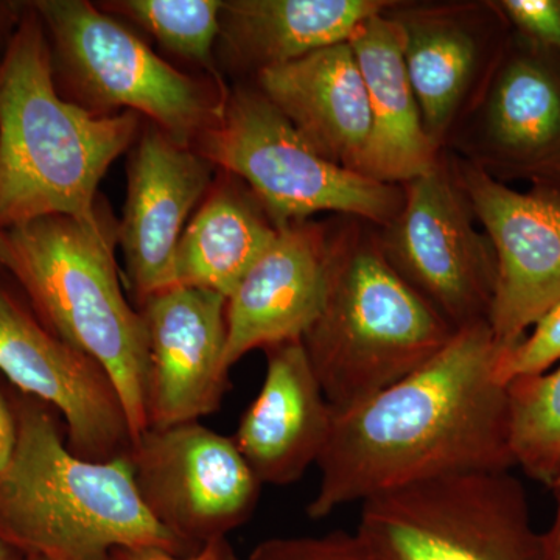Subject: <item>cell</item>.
Segmentation results:
<instances>
[{"label":"cell","mask_w":560,"mask_h":560,"mask_svg":"<svg viewBox=\"0 0 560 560\" xmlns=\"http://www.w3.org/2000/svg\"><path fill=\"white\" fill-rule=\"evenodd\" d=\"M515 467L551 490L560 488V363L506 386Z\"/></svg>","instance_id":"cell-23"},{"label":"cell","mask_w":560,"mask_h":560,"mask_svg":"<svg viewBox=\"0 0 560 560\" xmlns=\"http://www.w3.org/2000/svg\"><path fill=\"white\" fill-rule=\"evenodd\" d=\"M127 460L143 506L189 555L245 525L264 488L232 438L200 422L143 431Z\"/></svg>","instance_id":"cell-10"},{"label":"cell","mask_w":560,"mask_h":560,"mask_svg":"<svg viewBox=\"0 0 560 560\" xmlns=\"http://www.w3.org/2000/svg\"><path fill=\"white\" fill-rule=\"evenodd\" d=\"M444 150L508 186L560 190V58L512 31Z\"/></svg>","instance_id":"cell-11"},{"label":"cell","mask_w":560,"mask_h":560,"mask_svg":"<svg viewBox=\"0 0 560 560\" xmlns=\"http://www.w3.org/2000/svg\"><path fill=\"white\" fill-rule=\"evenodd\" d=\"M18 427L10 400L0 390V470L9 466L16 448Z\"/></svg>","instance_id":"cell-29"},{"label":"cell","mask_w":560,"mask_h":560,"mask_svg":"<svg viewBox=\"0 0 560 560\" xmlns=\"http://www.w3.org/2000/svg\"><path fill=\"white\" fill-rule=\"evenodd\" d=\"M512 31L560 58V0H495Z\"/></svg>","instance_id":"cell-27"},{"label":"cell","mask_w":560,"mask_h":560,"mask_svg":"<svg viewBox=\"0 0 560 560\" xmlns=\"http://www.w3.org/2000/svg\"><path fill=\"white\" fill-rule=\"evenodd\" d=\"M329 220L280 228L278 237L228 298L226 364L257 349L302 341L323 307Z\"/></svg>","instance_id":"cell-17"},{"label":"cell","mask_w":560,"mask_h":560,"mask_svg":"<svg viewBox=\"0 0 560 560\" xmlns=\"http://www.w3.org/2000/svg\"><path fill=\"white\" fill-rule=\"evenodd\" d=\"M385 13L400 27L427 136L444 150L488 86L510 22L495 0H393Z\"/></svg>","instance_id":"cell-13"},{"label":"cell","mask_w":560,"mask_h":560,"mask_svg":"<svg viewBox=\"0 0 560 560\" xmlns=\"http://www.w3.org/2000/svg\"><path fill=\"white\" fill-rule=\"evenodd\" d=\"M139 131V114L97 116L61 97L46 28L27 2L0 62V232L50 215L109 230L98 184Z\"/></svg>","instance_id":"cell-2"},{"label":"cell","mask_w":560,"mask_h":560,"mask_svg":"<svg viewBox=\"0 0 560 560\" xmlns=\"http://www.w3.org/2000/svg\"><path fill=\"white\" fill-rule=\"evenodd\" d=\"M46 28L55 86L97 116L145 117L183 147L219 121L224 83L198 80L162 60L120 21L84 0L33 2Z\"/></svg>","instance_id":"cell-6"},{"label":"cell","mask_w":560,"mask_h":560,"mask_svg":"<svg viewBox=\"0 0 560 560\" xmlns=\"http://www.w3.org/2000/svg\"><path fill=\"white\" fill-rule=\"evenodd\" d=\"M393 0H224L215 58L221 73L256 79L313 51L348 43Z\"/></svg>","instance_id":"cell-20"},{"label":"cell","mask_w":560,"mask_h":560,"mask_svg":"<svg viewBox=\"0 0 560 560\" xmlns=\"http://www.w3.org/2000/svg\"><path fill=\"white\" fill-rule=\"evenodd\" d=\"M5 256H7L5 237H3L2 232H0V272L3 271V260H5Z\"/></svg>","instance_id":"cell-33"},{"label":"cell","mask_w":560,"mask_h":560,"mask_svg":"<svg viewBox=\"0 0 560 560\" xmlns=\"http://www.w3.org/2000/svg\"><path fill=\"white\" fill-rule=\"evenodd\" d=\"M503 352L489 323L475 324L418 371L334 415L308 517L433 478L514 469L508 390L497 377Z\"/></svg>","instance_id":"cell-1"},{"label":"cell","mask_w":560,"mask_h":560,"mask_svg":"<svg viewBox=\"0 0 560 560\" xmlns=\"http://www.w3.org/2000/svg\"><path fill=\"white\" fill-rule=\"evenodd\" d=\"M213 173L212 162L151 121L139 131L130 149L127 202L117 230L136 304L175 285L180 235L212 186Z\"/></svg>","instance_id":"cell-16"},{"label":"cell","mask_w":560,"mask_h":560,"mask_svg":"<svg viewBox=\"0 0 560 560\" xmlns=\"http://www.w3.org/2000/svg\"><path fill=\"white\" fill-rule=\"evenodd\" d=\"M0 560H22V556L0 541Z\"/></svg>","instance_id":"cell-32"},{"label":"cell","mask_w":560,"mask_h":560,"mask_svg":"<svg viewBox=\"0 0 560 560\" xmlns=\"http://www.w3.org/2000/svg\"><path fill=\"white\" fill-rule=\"evenodd\" d=\"M385 10L361 22L348 43L371 110V140L361 175L401 186L429 171L442 150L434 147L423 128L405 65L401 31Z\"/></svg>","instance_id":"cell-21"},{"label":"cell","mask_w":560,"mask_h":560,"mask_svg":"<svg viewBox=\"0 0 560 560\" xmlns=\"http://www.w3.org/2000/svg\"><path fill=\"white\" fill-rule=\"evenodd\" d=\"M27 2H0V62L9 50L11 39L20 27Z\"/></svg>","instance_id":"cell-30"},{"label":"cell","mask_w":560,"mask_h":560,"mask_svg":"<svg viewBox=\"0 0 560 560\" xmlns=\"http://www.w3.org/2000/svg\"><path fill=\"white\" fill-rule=\"evenodd\" d=\"M250 84L320 156L361 175L371 140V110L349 43L264 70Z\"/></svg>","instance_id":"cell-19"},{"label":"cell","mask_w":560,"mask_h":560,"mask_svg":"<svg viewBox=\"0 0 560 560\" xmlns=\"http://www.w3.org/2000/svg\"><path fill=\"white\" fill-rule=\"evenodd\" d=\"M248 560H382L355 536L334 530L318 537H272L257 544Z\"/></svg>","instance_id":"cell-26"},{"label":"cell","mask_w":560,"mask_h":560,"mask_svg":"<svg viewBox=\"0 0 560 560\" xmlns=\"http://www.w3.org/2000/svg\"><path fill=\"white\" fill-rule=\"evenodd\" d=\"M278 234L249 187L217 168L212 186L180 235L173 264L175 285L217 291L228 300Z\"/></svg>","instance_id":"cell-22"},{"label":"cell","mask_w":560,"mask_h":560,"mask_svg":"<svg viewBox=\"0 0 560 560\" xmlns=\"http://www.w3.org/2000/svg\"><path fill=\"white\" fill-rule=\"evenodd\" d=\"M224 0H113L97 3L114 18L130 20L165 50L198 66L209 79L224 83L217 65Z\"/></svg>","instance_id":"cell-24"},{"label":"cell","mask_w":560,"mask_h":560,"mask_svg":"<svg viewBox=\"0 0 560 560\" xmlns=\"http://www.w3.org/2000/svg\"><path fill=\"white\" fill-rule=\"evenodd\" d=\"M0 372L20 393L60 412L73 455L95 463L127 458L135 434L109 372L47 329L2 282Z\"/></svg>","instance_id":"cell-12"},{"label":"cell","mask_w":560,"mask_h":560,"mask_svg":"<svg viewBox=\"0 0 560 560\" xmlns=\"http://www.w3.org/2000/svg\"><path fill=\"white\" fill-rule=\"evenodd\" d=\"M267 374L232 441L261 485L290 486L318 463L334 410L302 341L265 349Z\"/></svg>","instance_id":"cell-18"},{"label":"cell","mask_w":560,"mask_h":560,"mask_svg":"<svg viewBox=\"0 0 560 560\" xmlns=\"http://www.w3.org/2000/svg\"><path fill=\"white\" fill-rule=\"evenodd\" d=\"M226 304L217 291L173 285L138 305L149 341V429L198 422L220 410L231 388Z\"/></svg>","instance_id":"cell-15"},{"label":"cell","mask_w":560,"mask_h":560,"mask_svg":"<svg viewBox=\"0 0 560 560\" xmlns=\"http://www.w3.org/2000/svg\"><path fill=\"white\" fill-rule=\"evenodd\" d=\"M556 497V515L551 528L547 530L550 537L555 560H560V488L552 490Z\"/></svg>","instance_id":"cell-31"},{"label":"cell","mask_w":560,"mask_h":560,"mask_svg":"<svg viewBox=\"0 0 560 560\" xmlns=\"http://www.w3.org/2000/svg\"><path fill=\"white\" fill-rule=\"evenodd\" d=\"M451 158L495 253L488 323L500 348L508 350L560 302V190H514L455 154Z\"/></svg>","instance_id":"cell-14"},{"label":"cell","mask_w":560,"mask_h":560,"mask_svg":"<svg viewBox=\"0 0 560 560\" xmlns=\"http://www.w3.org/2000/svg\"><path fill=\"white\" fill-rule=\"evenodd\" d=\"M560 363V302L545 313L514 348L501 353L497 377L508 386L517 378L533 377Z\"/></svg>","instance_id":"cell-25"},{"label":"cell","mask_w":560,"mask_h":560,"mask_svg":"<svg viewBox=\"0 0 560 560\" xmlns=\"http://www.w3.org/2000/svg\"><path fill=\"white\" fill-rule=\"evenodd\" d=\"M16 448L0 470V541L21 556L110 560L119 548L190 556L143 506L127 458L95 463L73 455L51 408L10 397Z\"/></svg>","instance_id":"cell-3"},{"label":"cell","mask_w":560,"mask_h":560,"mask_svg":"<svg viewBox=\"0 0 560 560\" xmlns=\"http://www.w3.org/2000/svg\"><path fill=\"white\" fill-rule=\"evenodd\" d=\"M110 560H238L228 539L209 541L190 556H176L158 548H119Z\"/></svg>","instance_id":"cell-28"},{"label":"cell","mask_w":560,"mask_h":560,"mask_svg":"<svg viewBox=\"0 0 560 560\" xmlns=\"http://www.w3.org/2000/svg\"><path fill=\"white\" fill-rule=\"evenodd\" d=\"M404 187V205L377 228L386 260L456 331L488 323L497 282L492 245L460 187L451 153Z\"/></svg>","instance_id":"cell-9"},{"label":"cell","mask_w":560,"mask_h":560,"mask_svg":"<svg viewBox=\"0 0 560 560\" xmlns=\"http://www.w3.org/2000/svg\"><path fill=\"white\" fill-rule=\"evenodd\" d=\"M194 149L219 171L241 178L279 230L324 212L383 228L404 205V187L320 156L253 84L238 83L228 92L219 121Z\"/></svg>","instance_id":"cell-7"},{"label":"cell","mask_w":560,"mask_h":560,"mask_svg":"<svg viewBox=\"0 0 560 560\" xmlns=\"http://www.w3.org/2000/svg\"><path fill=\"white\" fill-rule=\"evenodd\" d=\"M2 234L3 271L20 283L47 329L106 368L138 440L149 429V341L142 316L121 290L117 230L94 232L70 217L50 215Z\"/></svg>","instance_id":"cell-5"},{"label":"cell","mask_w":560,"mask_h":560,"mask_svg":"<svg viewBox=\"0 0 560 560\" xmlns=\"http://www.w3.org/2000/svg\"><path fill=\"white\" fill-rule=\"evenodd\" d=\"M326 294L302 338L335 415L429 363L456 330L390 267L377 226L329 220Z\"/></svg>","instance_id":"cell-4"},{"label":"cell","mask_w":560,"mask_h":560,"mask_svg":"<svg viewBox=\"0 0 560 560\" xmlns=\"http://www.w3.org/2000/svg\"><path fill=\"white\" fill-rule=\"evenodd\" d=\"M22 560H49V559L35 558V556H22Z\"/></svg>","instance_id":"cell-34"},{"label":"cell","mask_w":560,"mask_h":560,"mask_svg":"<svg viewBox=\"0 0 560 560\" xmlns=\"http://www.w3.org/2000/svg\"><path fill=\"white\" fill-rule=\"evenodd\" d=\"M355 536L382 560H555L511 470L467 471L361 503Z\"/></svg>","instance_id":"cell-8"}]
</instances>
